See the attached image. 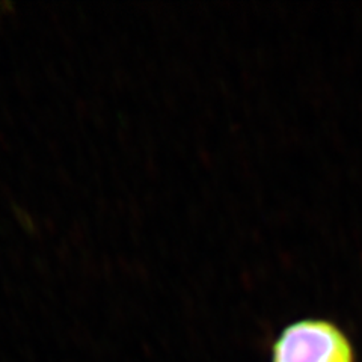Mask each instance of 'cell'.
Masks as SVG:
<instances>
[{
  "label": "cell",
  "mask_w": 362,
  "mask_h": 362,
  "mask_svg": "<svg viewBox=\"0 0 362 362\" xmlns=\"http://www.w3.org/2000/svg\"><path fill=\"white\" fill-rule=\"evenodd\" d=\"M270 362H356L352 338L327 317L287 323L270 346Z\"/></svg>",
  "instance_id": "cell-1"
}]
</instances>
